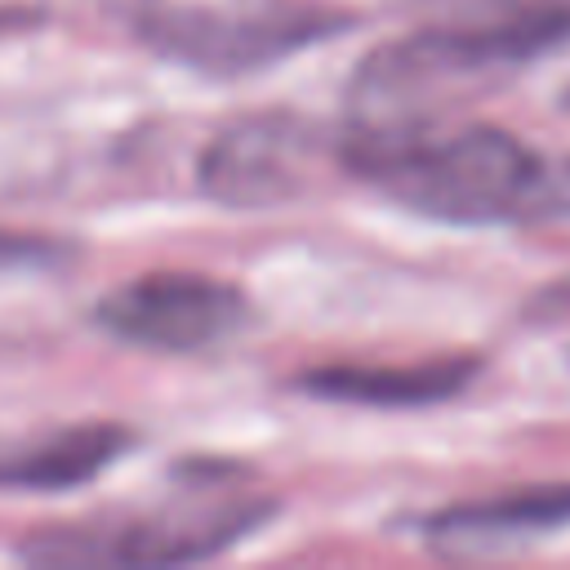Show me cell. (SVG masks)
I'll return each instance as SVG.
<instances>
[{"label":"cell","mask_w":570,"mask_h":570,"mask_svg":"<svg viewBox=\"0 0 570 570\" xmlns=\"http://www.w3.org/2000/svg\"><path fill=\"white\" fill-rule=\"evenodd\" d=\"M343 160L392 200L441 223L534 218L543 156L499 125L419 129L383 142H338Z\"/></svg>","instance_id":"6da1fadb"},{"label":"cell","mask_w":570,"mask_h":570,"mask_svg":"<svg viewBox=\"0 0 570 570\" xmlns=\"http://www.w3.org/2000/svg\"><path fill=\"white\" fill-rule=\"evenodd\" d=\"M343 27H352V13L303 0H142L134 9V36L151 53L205 76L272 67Z\"/></svg>","instance_id":"7a4b0ae2"},{"label":"cell","mask_w":570,"mask_h":570,"mask_svg":"<svg viewBox=\"0 0 570 570\" xmlns=\"http://www.w3.org/2000/svg\"><path fill=\"white\" fill-rule=\"evenodd\" d=\"M272 517L267 499H205L156 512L94 517L40 530L22 543V561L40 566H178L205 561Z\"/></svg>","instance_id":"3957f363"},{"label":"cell","mask_w":570,"mask_h":570,"mask_svg":"<svg viewBox=\"0 0 570 570\" xmlns=\"http://www.w3.org/2000/svg\"><path fill=\"white\" fill-rule=\"evenodd\" d=\"M94 321L129 347L187 356L232 343L240 330H249L254 307L232 281L200 272H151L111 289L94 307Z\"/></svg>","instance_id":"277c9868"},{"label":"cell","mask_w":570,"mask_h":570,"mask_svg":"<svg viewBox=\"0 0 570 570\" xmlns=\"http://www.w3.org/2000/svg\"><path fill=\"white\" fill-rule=\"evenodd\" d=\"M325 134L298 111H254L223 125L196 165L200 191L232 209H267L303 196Z\"/></svg>","instance_id":"5b68a950"},{"label":"cell","mask_w":570,"mask_h":570,"mask_svg":"<svg viewBox=\"0 0 570 570\" xmlns=\"http://www.w3.org/2000/svg\"><path fill=\"white\" fill-rule=\"evenodd\" d=\"M570 525V485H525L432 512L423 539L450 557H490Z\"/></svg>","instance_id":"8992f818"},{"label":"cell","mask_w":570,"mask_h":570,"mask_svg":"<svg viewBox=\"0 0 570 570\" xmlns=\"http://www.w3.org/2000/svg\"><path fill=\"white\" fill-rule=\"evenodd\" d=\"M481 374L476 356H436L419 365H321L298 374V387L321 401L343 405H379V410H414L459 396Z\"/></svg>","instance_id":"52a82bcc"},{"label":"cell","mask_w":570,"mask_h":570,"mask_svg":"<svg viewBox=\"0 0 570 570\" xmlns=\"http://www.w3.org/2000/svg\"><path fill=\"white\" fill-rule=\"evenodd\" d=\"M125 450H134V432L120 423H71L18 445H0V485L4 490H71L102 476Z\"/></svg>","instance_id":"ba28073f"},{"label":"cell","mask_w":570,"mask_h":570,"mask_svg":"<svg viewBox=\"0 0 570 570\" xmlns=\"http://www.w3.org/2000/svg\"><path fill=\"white\" fill-rule=\"evenodd\" d=\"M67 249L49 236H31V232H9L0 227V276H13V272H31V267H49L58 263Z\"/></svg>","instance_id":"9c48e42d"},{"label":"cell","mask_w":570,"mask_h":570,"mask_svg":"<svg viewBox=\"0 0 570 570\" xmlns=\"http://www.w3.org/2000/svg\"><path fill=\"white\" fill-rule=\"evenodd\" d=\"M534 218H570V156H543Z\"/></svg>","instance_id":"30bf717a"},{"label":"cell","mask_w":570,"mask_h":570,"mask_svg":"<svg viewBox=\"0 0 570 570\" xmlns=\"http://www.w3.org/2000/svg\"><path fill=\"white\" fill-rule=\"evenodd\" d=\"M534 307H539V312H566V307H570V276L557 281V285H548V289L534 298Z\"/></svg>","instance_id":"8fae6325"},{"label":"cell","mask_w":570,"mask_h":570,"mask_svg":"<svg viewBox=\"0 0 570 570\" xmlns=\"http://www.w3.org/2000/svg\"><path fill=\"white\" fill-rule=\"evenodd\" d=\"M543 9H552V13H561L566 22H570V0H539Z\"/></svg>","instance_id":"7c38bea8"}]
</instances>
